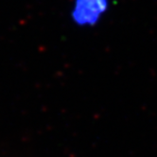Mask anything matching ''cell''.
Wrapping results in <instances>:
<instances>
[{
  "label": "cell",
  "instance_id": "6da1fadb",
  "mask_svg": "<svg viewBox=\"0 0 157 157\" xmlns=\"http://www.w3.org/2000/svg\"><path fill=\"white\" fill-rule=\"evenodd\" d=\"M108 8V0H76L72 17L78 25H93Z\"/></svg>",
  "mask_w": 157,
  "mask_h": 157
}]
</instances>
